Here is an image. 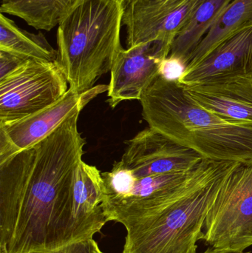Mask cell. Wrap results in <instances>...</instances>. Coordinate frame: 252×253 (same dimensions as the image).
I'll use <instances>...</instances> for the list:
<instances>
[{"label": "cell", "instance_id": "obj_1", "mask_svg": "<svg viewBox=\"0 0 252 253\" xmlns=\"http://www.w3.org/2000/svg\"><path fill=\"white\" fill-rule=\"evenodd\" d=\"M75 111L31 148L0 164V253L71 245L74 174L85 139Z\"/></svg>", "mask_w": 252, "mask_h": 253}, {"label": "cell", "instance_id": "obj_2", "mask_svg": "<svg viewBox=\"0 0 252 253\" xmlns=\"http://www.w3.org/2000/svg\"><path fill=\"white\" fill-rule=\"evenodd\" d=\"M149 127L204 159L252 164V126H237L204 109L183 86L158 77L140 99Z\"/></svg>", "mask_w": 252, "mask_h": 253}, {"label": "cell", "instance_id": "obj_3", "mask_svg": "<svg viewBox=\"0 0 252 253\" xmlns=\"http://www.w3.org/2000/svg\"><path fill=\"white\" fill-rule=\"evenodd\" d=\"M125 0H82L57 26L56 62L69 88L82 93L110 72L120 49Z\"/></svg>", "mask_w": 252, "mask_h": 253}, {"label": "cell", "instance_id": "obj_4", "mask_svg": "<svg viewBox=\"0 0 252 253\" xmlns=\"http://www.w3.org/2000/svg\"><path fill=\"white\" fill-rule=\"evenodd\" d=\"M238 164L212 161L187 193L153 215L126 227L123 253H197L209 211L225 178Z\"/></svg>", "mask_w": 252, "mask_h": 253}, {"label": "cell", "instance_id": "obj_5", "mask_svg": "<svg viewBox=\"0 0 252 253\" xmlns=\"http://www.w3.org/2000/svg\"><path fill=\"white\" fill-rule=\"evenodd\" d=\"M201 240L218 251L244 253L252 246V164L238 163L212 205Z\"/></svg>", "mask_w": 252, "mask_h": 253}, {"label": "cell", "instance_id": "obj_6", "mask_svg": "<svg viewBox=\"0 0 252 253\" xmlns=\"http://www.w3.org/2000/svg\"><path fill=\"white\" fill-rule=\"evenodd\" d=\"M68 83L59 64L27 61L0 80V124L26 118L62 99Z\"/></svg>", "mask_w": 252, "mask_h": 253}, {"label": "cell", "instance_id": "obj_7", "mask_svg": "<svg viewBox=\"0 0 252 253\" xmlns=\"http://www.w3.org/2000/svg\"><path fill=\"white\" fill-rule=\"evenodd\" d=\"M211 160L204 159L194 169L136 178L130 190L104 202L109 221L124 227L153 215L190 190L205 173Z\"/></svg>", "mask_w": 252, "mask_h": 253}, {"label": "cell", "instance_id": "obj_8", "mask_svg": "<svg viewBox=\"0 0 252 253\" xmlns=\"http://www.w3.org/2000/svg\"><path fill=\"white\" fill-rule=\"evenodd\" d=\"M108 90L106 84L94 86L82 93L69 88L62 99L50 106L22 120L0 124V164L34 147L70 116L82 111L98 95Z\"/></svg>", "mask_w": 252, "mask_h": 253}, {"label": "cell", "instance_id": "obj_9", "mask_svg": "<svg viewBox=\"0 0 252 253\" xmlns=\"http://www.w3.org/2000/svg\"><path fill=\"white\" fill-rule=\"evenodd\" d=\"M172 43L154 40L120 49L110 70L108 102L112 108L123 101L139 100L159 77L163 61L170 55Z\"/></svg>", "mask_w": 252, "mask_h": 253}, {"label": "cell", "instance_id": "obj_10", "mask_svg": "<svg viewBox=\"0 0 252 253\" xmlns=\"http://www.w3.org/2000/svg\"><path fill=\"white\" fill-rule=\"evenodd\" d=\"M203 0H138L126 6L123 19L127 47L154 40L173 44Z\"/></svg>", "mask_w": 252, "mask_h": 253}, {"label": "cell", "instance_id": "obj_11", "mask_svg": "<svg viewBox=\"0 0 252 253\" xmlns=\"http://www.w3.org/2000/svg\"><path fill=\"white\" fill-rule=\"evenodd\" d=\"M125 143L119 162L137 178L192 170L204 160L196 152L149 126Z\"/></svg>", "mask_w": 252, "mask_h": 253}, {"label": "cell", "instance_id": "obj_12", "mask_svg": "<svg viewBox=\"0 0 252 253\" xmlns=\"http://www.w3.org/2000/svg\"><path fill=\"white\" fill-rule=\"evenodd\" d=\"M182 86L191 99L222 120L252 126V78L234 77Z\"/></svg>", "mask_w": 252, "mask_h": 253}, {"label": "cell", "instance_id": "obj_13", "mask_svg": "<svg viewBox=\"0 0 252 253\" xmlns=\"http://www.w3.org/2000/svg\"><path fill=\"white\" fill-rule=\"evenodd\" d=\"M104 202L102 172L96 166L81 160L74 174L71 244L93 239L109 221Z\"/></svg>", "mask_w": 252, "mask_h": 253}, {"label": "cell", "instance_id": "obj_14", "mask_svg": "<svg viewBox=\"0 0 252 253\" xmlns=\"http://www.w3.org/2000/svg\"><path fill=\"white\" fill-rule=\"evenodd\" d=\"M234 77L252 78V23L217 46L199 64L185 70L177 83L192 85Z\"/></svg>", "mask_w": 252, "mask_h": 253}, {"label": "cell", "instance_id": "obj_15", "mask_svg": "<svg viewBox=\"0 0 252 253\" xmlns=\"http://www.w3.org/2000/svg\"><path fill=\"white\" fill-rule=\"evenodd\" d=\"M252 23V0H232L191 53L185 70L199 64L217 46Z\"/></svg>", "mask_w": 252, "mask_h": 253}, {"label": "cell", "instance_id": "obj_16", "mask_svg": "<svg viewBox=\"0 0 252 253\" xmlns=\"http://www.w3.org/2000/svg\"><path fill=\"white\" fill-rule=\"evenodd\" d=\"M0 51L25 59L56 62L58 51L42 33L29 32L4 13L0 14Z\"/></svg>", "mask_w": 252, "mask_h": 253}, {"label": "cell", "instance_id": "obj_17", "mask_svg": "<svg viewBox=\"0 0 252 253\" xmlns=\"http://www.w3.org/2000/svg\"><path fill=\"white\" fill-rule=\"evenodd\" d=\"M232 1L203 0L175 39L169 56L181 59L186 68L191 53Z\"/></svg>", "mask_w": 252, "mask_h": 253}, {"label": "cell", "instance_id": "obj_18", "mask_svg": "<svg viewBox=\"0 0 252 253\" xmlns=\"http://www.w3.org/2000/svg\"><path fill=\"white\" fill-rule=\"evenodd\" d=\"M82 0H20L1 3L0 12L16 16L39 31H51Z\"/></svg>", "mask_w": 252, "mask_h": 253}, {"label": "cell", "instance_id": "obj_19", "mask_svg": "<svg viewBox=\"0 0 252 253\" xmlns=\"http://www.w3.org/2000/svg\"><path fill=\"white\" fill-rule=\"evenodd\" d=\"M186 69V65L179 58L167 56L161 64L159 76L170 82H179Z\"/></svg>", "mask_w": 252, "mask_h": 253}, {"label": "cell", "instance_id": "obj_20", "mask_svg": "<svg viewBox=\"0 0 252 253\" xmlns=\"http://www.w3.org/2000/svg\"><path fill=\"white\" fill-rule=\"evenodd\" d=\"M28 60L31 59H23L6 52L0 51V80L16 71Z\"/></svg>", "mask_w": 252, "mask_h": 253}, {"label": "cell", "instance_id": "obj_21", "mask_svg": "<svg viewBox=\"0 0 252 253\" xmlns=\"http://www.w3.org/2000/svg\"><path fill=\"white\" fill-rule=\"evenodd\" d=\"M91 239L68 245L66 253H92Z\"/></svg>", "mask_w": 252, "mask_h": 253}, {"label": "cell", "instance_id": "obj_22", "mask_svg": "<svg viewBox=\"0 0 252 253\" xmlns=\"http://www.w3.org/2000/svg\"><path fill=\"white\" fill-rule=\"evenodd\" d=\"M90 242H91L92 253H105L101 251L99 245H98V244L96 243V242L94 239H92L91 240H90Z\"/></svg>", "mask_w": 252, "mask_h": 253}, {"label": "cell", "instance_id": "obj_23", "mask_svg": "<svg viewBox=\"0 0 252 253\" xmlns=\"http://www.w3.org/2000/svg\"><path fill=\"white\" fill-rule=\"evenodd\" d=\"M202 253H250V252H244V253H232L227 252V251H218V250L213 249V248H210V249L206 251L205 252Z\"/></svg>", "mask_w": 252, "mask_h": 253}, {"label": "cell", "instance_id": "obj_24", "mask_svg": "<svg viewBox=\"0 0 252 253\" xmlns=\"http://www.w3.org/2000/svg\"><path fill=\"white\" fill-rule=\"evenodd\" d=\"M47 253H66V247L60 248V249L56 250V251H51Z\"/></svg>", "mask_w": 252, "mask_h": 253}, {"label": "cell", "instance_id": "obj_25", "mask_svg": "<svg viewBox=\"0 0 252 253\" xmlns=\"http://www.w3.org/2000/svg\"><path fill=\"white\" fill-rule=\"evenodd\" d=\"M20 1V0H1V3L16 2V1Z\"/></svg>", "mask_w": 252, "mask_h": 253}, {"label": "cell", "instance_id": "obj_26", "mask_svg": "<svg viewBox=\"0 0 252 253\" xmlns=\"http://www.w3.org/2000/svg\"><path fill=\"white\" fill-rule=\"evenodd\" d=\"M44 253V252H32V253Z\"/></svg>", "mask_w": 252, "mask_h": 253}]
</instances>
